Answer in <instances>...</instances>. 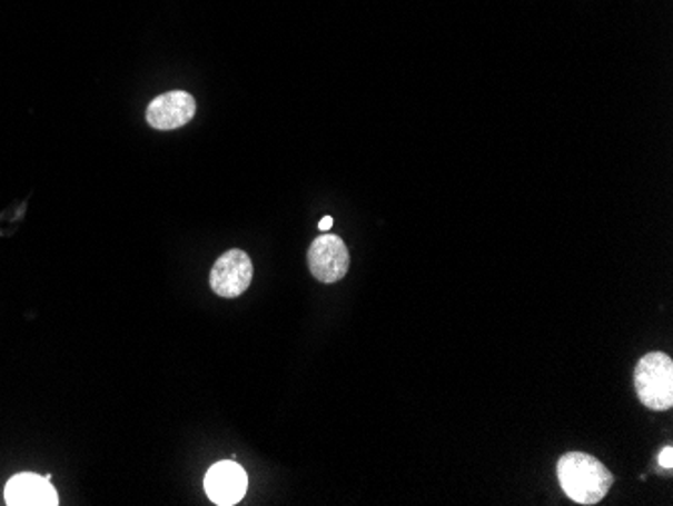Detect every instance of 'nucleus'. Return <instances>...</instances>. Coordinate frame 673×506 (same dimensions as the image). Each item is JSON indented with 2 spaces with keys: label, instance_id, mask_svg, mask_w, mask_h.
I'll return each mask as SVG.
<instances>
[{
  "label": "nucleus",
  "instance_id": "obj_1",
  "mask_svg": "<svg viewBox=\"0 0 673 506\" xmlns=\"http://www.w3.org/2000/svg\"><path fill=\"white\" fill-rule=\"evenodd\" d=\"M558 483L565 495L577 505H597L610 495L613 474L595 456L585 453H568L556 464Z\"/></svg>",
  "mask_w": 673,
  "mask_h": 506
},
{
  "label": "nucleus",
  "instance_id": "obj_2",
  "mask_svg": "<svg viewBox=\"0 0 673 506\" xmlns=\"http://www.w3.org/2000/svg\"><path fill=\"white\" fill-rule=\"evenodd\" d=\"M635 391L645 408L665 411L673 406V359L662 351L643 356L635 366Z\"/></svg>",
  "mask_w": 673,
  "mask_h": 506
},
{
  "label": "nucleus",
  "instance_id": "obj_3",
  "mask_svg": "<svg viewBox=\"0 0 673 506\" xmlns=\"http://www.w3.org/2000/svg\"><path fill=\"white\" fill-rule=\"evenodd\" d=\"M253 260L240 248H232L216 260L210 270V287L218 297L236 299L250 287L253 282Z\"/></svg>",
  "mask_w": 673,
  "mask_h": 506
},
{
  "label": "nucleus",
  "instance_id": "obj_4",
  "mask_svg": "<svg viewBox=\"0 0 673 506\" xmlns=\"http://www.w3.org/2000/svg\"><path fill=\"white\" fill-rule=\"evenodd\" d=\"M307 260H309L313 277L327 285L342 280L352 265L349 250L342 238L335 237V235H321V237L315 238L310 245Z\"/></svg>",
  "mask_w": 673,
  "mask_h": 506
},
{
  "label": "nucleus",
  "instance_id": "obj_5",
  "mask_svg": "<svg viewBox=\"0 0 673 506\" xmlns=\"http://www.w3.org/2000/svg\"><path fill=\"white\" fill-rule=\"evenodd\" d=\"M204 488L215 505H236L245 498L248 476L243 470V466H238L232 460H222L206 473Z\"/></svg>",
  "mask_w": 673,
  "mask_h": 506
},
{
  "label": "nucleus",
  "instance_id": "obj_6",
  "mask_svg": "<svg viewBox=\"0 0 673 506\" xmlns=\"http://www.w3.org/2000/svg\"><path fill=\"white\" fill-rule=\"evenodd\" d=\"M196 116V101L186 91H170L154 99L146 111V118L151 128L168 131L178 130L192 121Z\"/></svg>",
  "mask_w": 673,
  "mask_h": 506
},
{
  "label": "nucleus",
  "instance_id": "obj_7",
  "mask_svg": "<svg viewBox=\"0 0 673 506\" xmlns=\"http://www.w3.org/2000/svg\"><path fill=\"white\" fill-rule=\"evenodd\" d=\"M4 500L9 506L59 505L57 490L51 486V474L21 473L12 476L4 486Z\"/></svg>",
  "mask_w": 673,
  "mask_h": 506
},
{
  "label": "nucleus",
  "instance_id": "obj_8",
  "mask_svg": "<svg viewBox=\"0 0 673 506\" xmlns=\"http://www.w3.org/2000/svg\"><path fill=\"white\" fill-rule=\"evenodd\" d=\"M660 466L672 470L673 468V448L672 446H665L662 453H660Z\"/></svg>",
  "mask_w": 673,
  "mask_h": 506
},
{
  "label": "nucleus",
  "instance_id": "obj_9",
  "mask_svg": "<svg viewBox=\"0 0 673 506\" xmlns=\"http://www.w3.org/2000/svg\"><path fill=\"white\" fill-rule=\"evenodd\" d=\"M333 227V218L331 216H325L321 222H319V228H321V232H327V230H331Z\"/></svg>",
  "mask_w": 673,
  "mask_h": 506
}]
</instances>
